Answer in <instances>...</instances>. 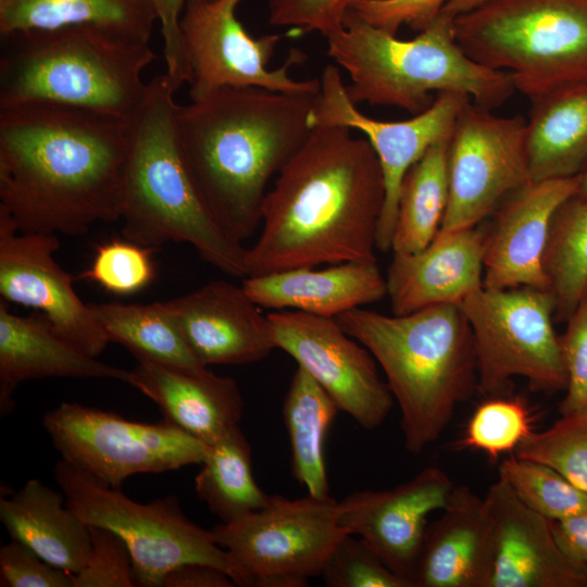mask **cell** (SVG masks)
Instances as JSON below:
<instances>
[{
    "label": "cell",
    "instance_id": "obj_40",
    "mask_svg": "<svg viewBox=\"0 0 587 587\" xmlns=\"http://www.w3.org/2000/svg\"><path fill=\"white\" fill-rule=\"evenodd\" d=\"M88 527L91 549L84 569L74 574V587L136 586L132 555L125 541L108 528Z\"/></svg>",
    "mask_w": 587,
    "mask_h": 587
},
{
    "label": "cell",
    "instance_id": "obj_22",
    "mask_svg": "<svg viewBox=\"0 0 587 587\" xmlns=\"http://www.w3.org/2000/svg\"><path fill=\"white\" fill-rule=\"evenodd\" d=\"M485 230L439 229L421 251L394 254L386 275L392 313L433 304L460 303L483 286Z\"/></svg>",
    "mask_w": 587,
    "mask_h": 587
},
{
    "label": "cell",
    "instance_id": "obj_42",
    "mask_svg": "<svg viewBox=\"0 0 587 587\" xmlns=\"http://www.w3.org/2000/svg\"><path fill=\"white\" fill-rule=\"evenodd\" d=\"M354 0H268V23L291 27L294 34L319 32L326 36L342 26Z\"/></svg>",
    "mask_w": 587,
    "mask_h": 587
},
{
    "label": "cell",
    "instance_id": "obj_21",
    "mask_svg": "<svg viewBox=\"0 0 587 587\" xmlns=\"http://www.w3.org/2000/svg\"><path fill=\"white\" fill-rule=\"evenodd\" d=\"M170 303L189 349L203 366L257 362L276 348L267 314L242 285L212 280Z\"/></svg>",
    "mask_w": 587,
    "mask_h": 587
},
{
    "label": "cell",
    "instance_id": "obj_33",
    "mask_svg": "<svg viewBox=\"0 0 587 587\" xmlns=\"http://www.w3.org/2000/svg\"><path fill=\"white\" fill-rule=\"evenodd\" d=\"M195 490L221 523H230L264 508L271 499L255 483L251 447L241 428H232L209 445Z\"/></svg>",
    "mask_w": 587,
    "mask_h": 587
},
{
    "label": "cell",
    "instance_id": "obj_27",
    "mask_svg": "<svg viewBox=\"0 0 587 587\" xmlns=\"http://www.w3.org/2000/svg\"><path fill=\"white\" fill-rule=\"evenodd\" d=\"M0 520L15 539L49 564L71 574L86 565L91 540L89 527L65 503L62 491L28 479L9 498H0Z\"/></svg>",
    "mask_w": 587,
    "mask_h": 587
},
{
    "label": "cell",
    "instance_id": "obj_29",
    "mask_svg": "<svg viewBox=\"0 0 587 587\" xmlns=\"http://www.w3.org/2000/svg\"><path fill=\"white\" fill-rule=\"evenodd\" d=\"M158 21L150 0H0V34L88 25L149 43Z\"/></svg>",
    "mask_w": 587,
    "mask_h": 587
},
{
    "label": "cell",
    "instance_id": "obj_10",
    "mask_svg": "<svg viewBox=\"0 0 587 587\" xmlns=\"http://www.w3.org/2000/svg\"><path fill=\"white\" fill-rule=\"evenodd\" d=\"M459 304L474 338L480 394L505 395L516 376L526 378L537 390H565L567 377L560 336L552 323L554 299L550 290L482 286Z\"/></svg>",
    "mask_w": 587,
    "mask_h": 587
},
{
    "label": "cell",
    "instance_id": "obj_43",
    "mask_svg": "<svg viewBox=\"0 0 587 587\" xmlns=\"http://www.w3.org/2000/svg\"><path fill=\"white\" fill-rule=\"evenodd\" d=\"M450 0H354L350 4L369 24L397 35L403 25L421 33Z\"/></svg>",
    "mask_w": 587,
    "mask_h": 587
},
{
    "label": "cell",
    "instance_id": "obj_12",
    "mask_svg": "<svg viewBox=\"0 0 587 587\" xmlns=\"http://www.w3.org/2000/svg\"><path fill=\"white\" fill-rule=\"evenodd\" d=\"M43 427L62 459L112 488L129 476L201 464L209 445L166 423L146 424L74 402L47 412Z\"/></svg>",
    "mask_w": 587,
    "mask_h": 587
},
{
    "label": "cell",
    "instance_id": "obj_37",
    "mask_svg": "<svg viewBox=\"0 0 587 587\" xmlns=\"http://www.w3.org/2000/svg\"><path fill=\"white\" fill-rule=\"evenodd\" d=\"M514 453L552 467L587 494V412L561 415L549 428L534 430Z\"/></svg>",
    "mask_w": 587,
    "mask_h": 587
},
{
    "label": "cell",
    "instance_id": "obj_49",
    "mask_svg": "<svg viewBox=\"0 0 587 587\" xmlns=\"http://www.w3.org/2000/svg\"><path fill=\"white\" fill-rule=\"evenodd\" d=\"M576 196L587 200V163L580 173V184Z\"/></svg>",
    "mask_w": 587,
    "mask_h": 587
},
{
    "label": "cell",
    "instance_id": "obj_4",
    "mask_svg": "<svg viewBox=\"0 0 587 587\" xmlns=\"http://www.w3.org/2000/svg\"><path fill=\"white\" fill-rule=\"evenodd\" d=\"M335 320L382 367L400 409L404 447L421 453L477 389L474 338L460 304L391 316L355 308Z\"/></svg>",
    "mask_w": 587,
    "mask_h": 587
},
{
    "label": "cell",
    "instance_id": "obj_46",
    "mask_svg": "<svg viewBox=\"0 0 587 587\" xmlns=\"http://www.w3.org/2000/svg\"><path fill=\"white\" fill-rule=\"evenodd\" d=\"M554 539L574 564L587 569V511L561 520H550Z\"/></svg>",
    "mask_w": 587,
    "mask_h": 587
},
{
    "label": "cell",
    "instance_id": "obj_3",
    "mask_svg": "<svg viewBox=\"0 0 587 587\" xmlns=\"http://www.w3.org/2000/svg\"><path fill=\"white\" fill-rule=\"evenodd\" d=\"M317 93L221 87L177 107L191 179L216 224L242 243L261 226L270 179L303 145Z\"/></svg>",
    "mask_w": 587,
    "mask_h": 587
},
{
    "label": "cell",
    "instance_id": "obj_11",
    "mask_svg": "<svg viewBox=\"0 0 587 587\" xmlns=\"http://www.w3.org/2000/svg\"><path fill=\"white\" fill-rule=\"evenodd\" d=\"M330 496L290 500L271 495L267 504L211 530L247 577L249 587H304L321 576L328 555L347 534Z\"/></svg>",
    "mask_w": 587,
    "mask_h": 587
},
{
    "label": "cell",
    "instance_id": "obj_47",
    "mask_svg": "<svg viewBox=\"0 0 587 587\" xmlns=\"http://www.w3.org/2000/svg\"><path fill=\"white\" fill-rule=\"evenodd\" d=\"M232 577L222 569L204 563H186L172 570L163 587H233Z\"/></svg>",
    "mask_w": 587,
    "mask_h": 587
},
{
    "label": "cell",
    "instance_id": "obj_20",
    "mask_svg": "<svg viewBox=\"0 0 587 587\" xmlns=\"http://www.w3.org/2000/svg\"><path fill=\"white\" fill-rule=\"evenodd\" d=\"M492 526L488 587H587V569L559 548L550 520L527 507L502 479L484 497Z\"/></svg>",
    "mask_w": 587,
    "mask_h": 587
},
{
    "label": "cell",
    "instance_id": "obj_16",
    "mask_svg": "<svg viewBox=\"0 0 587 587\" xmlns=\"http://www.w3.org/2000/svg\"><path fill=\"white\" fill-rule=\"evenodd\" d=\"M275 347L294 358L360 426L382 425L394 396L371 352L335 319L296 310L267 313Z\"/></svg>",
    "mask_w": 587,
    "mask_h": 587
},
{
    "label": "cell",
    "instance_id": "obj_15",
    "mask_svg": "<svg viewBox=\"0 0 587 587\" xmlns=\"http://www.w3.org/2000/svg\"><path fill=\"white\" fill-rule=\"evenodd\" d=\"M309 122L339 125L362 133L374 149L384 175L385 202L377 229V250L391 249L402 179L409 168L436 142L451 135L467 95L441 91L423 112L405 121H379L363 114L349 98L338 66L328 64L320 78Z\"/></svg>",
    "mask_w": 587,
    "mask_h": 587
},
{
    "label": "cell",
    "instance_id": "obj_24",
    "mask_svg": "<svg viewBox=\"0 0 587 587\" xmlns=\"http://www.w3.org/2000/svg\"><path fill=\"white\" fill-rule=\"evenodd\" d=\"M154 401L164 421L211 445L239 425L243 400L234 378L138 361L128 383Z\"/></svg>",
    "mask_w": 587,
    "mask_h": 587
},
{
    "label": "cell",
    "instance_id": "obj_25",
    "mask_svg": "<svg viewBox=\"0 0 587 587\" xmlns=\"http://www.w3.org/2000/svg\"><path fill=\"white\" fill-rule=\"evenodd\" d=\"M42 377L111 378L129 371L97 360L62 337L41 313L20 316L0 300V410L9 413L16 386Z\"/></svg>",
    "mask_w": 587,
    "mask_h": 587
},
{
    "label": "cell",
    "instance_id": "obj_36",
    "mask_svg": "<svg viewBox=\"0 0 587 587\" xmlns=\"http://www.w3.org/2000/svg\"><path fill=\"white\" fill-rule=\"evenodd\" d=\"M534 417L519 397L494 396L471 415L464 434L454 446L474 449L497 461L503 453H514L534 432Z\"/></svg>",
    "mask_w": 587,
    "mask_h": 587
},
{
    "label": "cell",
    "instance_id": "obj_5",
    "mask_svg": "<svg viewBox=\"0 0 587 587\" xmlns=\"http://www.w3.org/2000/svg\"><path fill=\"white\" fill-rule=\"evenodd\" d=\"M176 91L166 73L157 75L126 120L123 236L152 248L189 243L212 266L243 279L248 276L247 248L216 224L185 163L176 126Z\"/></svg>",
    "mask_w": 587,
    "mask_h": 587
},
{
    "label": "cell",
    "instance_id": "obj_38",
    "mask_svg": "<svg viewBox=\"0 0 587 587\" xmlns=\"http://www.w3.org/2000/svg\"><path fill=\"white\" fill-rule=\"evenodd\" d=\"M127 240L115 239L98 246L95 258L78 277L98 284L107 291L126 296L147 287L154 278L153 252Z\"/></svg>",
    "mask_w": 587,
    "mask_h": 587
},
{
    "label": "cell",
    "instance_id": "obj_1",
    "mask_svg": "<svg viewBox=\"0 0 587 587\" xmlns=\"http://www.w3.org/2000/svg\"><path fill=\"white\" fill-rule=\"evenodd\" d=\"M126 121L73 107H0V209L21 233L85 234L121 218Z\"/></svg>",
    "mask_w": 587,
    "mask_h": 587
},
{
    "label": "cell",
    "instance_id": "obj_26",
    "mask_svg": "<svg viewBox=\"0 0 587 587\" xmlns=\"http://www.w3.org/2000/svg\"><path fill=\"white\" fill-rule=\"evenodd\" d=\"M242 287L260 308L296 310L332 319L387 296L386 277L377 263L360 262L248 276L242 279Z\"/></svg>",
    "mask_w": 587,
    "mask_h": 587
},
{
    "label": "cell",
    "instance_id": "obj_30",
    "mask_svg": "<svg viewBox=\"0 0 587 587\" xmlns=\"http://www.w3.org/2000/svg\"><path fill=\"white\" fill-rule=\"evenodd\" d=\"M89 305L109 340L127 348L137 361L188 371L207 369L189 349L170 301Z\"/></svg>",
    "mask_w": 587,
    "mask_h": 587
},
{
    "label": "cell",
    "instance_id": "obj_48",
    "mask_svg": "<svg viewBox=\"0 0 587 587\" xmlns=\"http://www.w3.org/2000/svg\"><path fill=\"white\" fill-rule=\"evenodd\" d=\"M487 0H450L442 9V13L449 15L450 17H455L460 14H463Z\"/></svg>",
    "mask_w": 587,
    "mask_h": 587
},
{
    "label": "cell",
    "instance_id": "obj_6",
    "mask_svg": "<svg viewBox=\"0 0 587 587\" xmlns=\"http://www.w3.org/2000/svg\"><path fill=\"white\" fill-rule=\"evenodd\" d=\"M327 54L349 76L354 104L392 105L416 115L432 105V93L455 91L492 110L515 91L511 76L471 59L458 45L454 18L440 13L412 39H400L350 8L342 26L326 36Z\"/></svg>",
    "mask_w": 587,
    "mask_h": 587
},
{
    "label": "cell",
    "instance_id": "obj_13",
    "mask_svg": "<svg viewBox=\"0 0 587 587\" xmlns=\"http://www.w3.org/2000/svg\"><path fill=\"white\" fill-rule=\"evenodd\" d=\"M491 111L470 100L454 122L448 147V202L440 229L476 227L505 196L532 182L527 121Z\"/></svg>",
    "mask_w": 587,
    "mask_h": 587
},
{
    "label": "cell",
    "instance_id": "obj_14",
    "mask_svg": "<svg viewBox=\"0 0 587 587\" xmlns=\"http://www.w3.org/2000/svg\"><path fill=\"white\" fill-rule=\"evenodd\" d=\"M241 0H191L180 17V32L190 70V99L221 87H262L289 93H317L320 79H295L289 70L307 55L291 49L279 67L270 61L282 38L252 37L236 16Z\"/></svg>",
    "mask_w": 587,
    "mask_h": 587
},
{
    "label": "cell",
    "instance_id": "obj_28",
    "mask_svg": "<svg viewBox=\"0 0 587 587\" xmlns=\"http://www.w3.org/2000/svg\"><path fill=\"white\" fill-rule=\"evenodd\" d=\"M530 101L526 149L532 180L580 174L587 163V79Z\"/></svg>",
    "mask_w": 587,
    "mask_h": 587
},
{
    "label": "cell",
    "instance_id": "obj_39",
    "mask_svg": "<svg viewBox=\"0 0 587 587\" xmlns=\"http://www.w3.org/2000/svg\"><path fill=\"white\" fill-rule=\"evenodd\" d=\"M328 587H412L392 572L362 539L346 534L321 572Z\"/></svg>",
    "mask_w": 587,
    "mask_h": 587
},
{
    "label": "cell",
    "instance_id": "obj_18",
    "mask_svg": "<svg viewBox=\"0 0 587 587\" xmlns=\"http://www.w3.org/2000/svg\"><path fill=\"white\" fill-rule=\"evenodd\" d=\"M453 487L444 470L428 466L391 489L350 494L337 502L338 524L414 587L427 516L445 507Z\"/></svg>",
    "mask_w": 587,
    "mask_h": 587
},
{
    "label": "cell",
    "instance_id": "obj_2",
    "mask_svg": "<svg viewBox=\"0 0 587 587\" xmlns=\"http://www.w3.org/2000/svg\"><path fill=\"white\" fill-rule=\"evenodd\" d=\"M317 125L265 195L248 276L345 262L377 263L385 202L379 160L366 138ZM247 276V277H248Z\"/></svg>",
    "mask_w": 587,
    "mask_h": 587
},
{
    "label": "cell",
    "instance_id": "obj_45",
    "mask_svg": "<svg viewBox=\"0 0 587 587\" xmlns=\"http://www.w3.org/2000/svg\"><path fill=\"white\" fill-rule=\"evenodd\" d=\"M189 1L191 0H150L157 18L161 23L166 74L177 90L190 80V70L180 32V17Z\"/></svg>",
    "mask_w": 587,
    "mask_h": 587
},
{
    "label": "cell",
    "instance_id": "obj_19",
    "mask_svg": "<svg viewBox=\"0 0 587 587\" xmlns=\"http://www.w3.org/2000/svg\"><path fill=\"white\" fill-rule=\"evenodd\" d=\"M580 174L532 180L510 192L485 230L483 286L548 289L544 255L557 210L577 195Z\"/></svg>",
    "mask_w": 587,
    "mask_h": 587
},
{
    "label": "cell",
    "instance_id": "obj_8",
    "mask_svg": "<svg viewBox=\"0 0 587 587\" xmlns=\"http://www.w3.org/2000/svg\"><path fill=\"white\" fill-rule=\"evenodd\" d=\"M454 34L530 100L587 79V0H487L454 17Z\"/></svg>",
    "mask_w": 587,
    "mask_h": 587
},
{
    "label": "cell",
    "instance_id": "obj_23",
    "mask_svg": "<svg viewBox=\"0 0 587 587\" xmlns=\"http://www.w3.org/2000/svg\"><path fill=\"white\" fill-rule=\"evenodd\" d=\"M441 511L426 527L414 587H488L494 544L484 498L454 485Z\"/></svg>",
    "mask_w": 587,
    "mask_h": 587
},
{
    "label": "cell",
    "instance_id": "obj_44",
    "mask_svg": "<svg viewBox=\"0 0 587 587\" xmlns=\"http://www.w3.org/2000/svg\"><path fill=\"white\" fill-rule=\"evenodd\" d=\"M1 587H74V574L55 567L11 539L0 549Z\"/></svg>",
    "mask_w": 587,
    "mask_h": 587
},
{
    "label": "cell",
    "instance_id": "obj_31",
    "mask_svg": "<svg viewBox=\"0 0 587 587\" xmlns=\"http://www.w3.org/2000/svg\"><path fill=\"white\" fill-rule=\"evenodd\" d=\"M339 408L301 366L295 371L283 403L291 452V472L308 494L329 497L324 441Z\"/></svg>",
    "mask_w": 587,
    "mask_h": 587
},
{
    "label": "cell",
    "instance_id": "obj_41",
    "mask_svg": "<svg viewBox=\"0 0 587 587\" xmlns=\"http://www.w3.org/2000/svg\"><path fill=\"white\" fill-rule=\"evenodd\" d=\"M566 323L560 336L567 377L566 394L559 405L561 415L587 412V290Z\"/></svg>",
    "mask_w": 587,
    "mask_h": 587
},
{
    "label": "cell",
    "instance_id": "obj_34",
    "mask_svg": "<svg viewBox=\"0 0 587 587\" xmlns=\"http://www.w3.org/2000/svg\"><path fill=\"white\" fill-rule=\"evenodd\" d=\"M544 270L558 321H567L587 290V200L574 196L555 212Z\"/></svg>",
    "mask_w": 587,
    "mask_h": 587
},
{
    "label": "cell",
    "instance_id": "obj_17",
    "mask_svg": "<svg viewBox=\"0 0 587 587\" xmlns=\"http://www.w3.org/2000/svg\"><path fill=\"white\" fill-rule=\"evenodd\" d=\"M57 235L18 232L0 209V296L39 311L53 328L97 358L110 342L89 304L75 292L73 276L54 260Z\"/></svg>",
    "mask_w": 587,
    "mask_h": 587
},
{
    "label": "cell",
    "instance_id": "obj_32",
    "mask_svg": "<svg viewBox=\"0 0 587 587\" xmlns=\"http://www.w3.org/2000/svg\"><path fill=\"white\" fill-rule=\"evenodd\" d=\"M449 139L433 145L402 179L391 239L394 254L421 251L440 229L449 193Z\"/></svg>",
    "mask_w": 587,
    "mask_h": 587
},
{
    "label": "cell",
    "instance_id": "obj_35",
    "mask_svg": "<svg viewBox=\"0 0 587 587\" xmlns=\"http://www.w3.org/2000/svg\"><path fill=\"white\" fill-rule=\"evenodd\" d=\"M499 478L532 510L548 520L587 511V494L552 467L511 453L499 465Z\"/></svg>",
    "mask_w": 587,
    "mask_h": 587
},
{
    "label": "cell",
    "instance_id": "obj_9",
    "mask_svg": "<svg viewBox=\"0 0 587 587\" xmlns=\"http://www.w3.org/2000/svg\"><path fill=\"white\" fill-rule=\"evenodd\" d=\"M53 472L66 505L85 524L108 528L125 541L136 586L163 587L166 575L186 563L220 567L236 586H248L232 555L211 530L186 516L177 496L139 503L63 459Z\"/></svg>",
    "mask_w": 587,
    "mask_h": 587
},
{
    "label": "cell",
    "instance_id": "obj_7",
    "mask_svg": "<svg viewBox=\"0 0 587 587\" xmlns=\"http://www.w3.org/2000/svg\"><path fill=\"white\" fill-rule=\"evenodd\" d=\"M1 41L0 107L57 104L124 121L141 103V75L155 59L149 43L88 25L18 30Z\"/></svg>",
    "mask_w": 587,
    "mask_h": 587
}]
</instances>
